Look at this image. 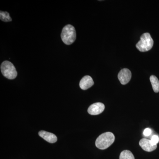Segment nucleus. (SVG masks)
Segmentation results:
<instances>
[{
	"mask_svg": "<svg viewBox=\"0 0 159 159\" xmlns=\"http://www.w3.org/2000/svg\"><path fill=\"white\" fill-rule=\"evenodd\" d=\"M61 39L66 45L73 43L76 39V31L74 26L70 25L65 26L61 31Z\"/></svg>",
	"mask_w": 159,
	"mask_h": 159,
	"instance_id": "obj_2",
	"label": "nucleus"
},
{
	"mask_svg": "<svg viewBox=\"0 0 159 159\" xmlns=\"http://www.w3.org/2000/svg\"><path fill=\"white\" fill-rule=\"evenodd\" d=\"M139 145L143 150L148 152L153 151L157 148V145H154L151 140L146 139H141L139 142Z\"/></svg>",
	"mask_w": 159,
	"mask_h": 159,
	"instance_id": "obj_7",
	"label": "nucleus"
},
{
	"mask_svg": "<svg viewBox=\"0 0 159 159\" xmlns=\"http://www.w3.org/2000/svg\"><path fill=\"white\" fill-rule=\"evenodd\" d=\"M0 19L1 20L4 22H10L12 20V19L10 17L9 14L7 11H0Z\"/></svg>",
	"mask_w": 159,
	"mask_h": 159,
	"instance_id": "obj_12",
	"label": "nucleus"
},
{
	"mask_svg": "<svg viewBox=\"0 0 159 159\" xmlns=\"http://www.w3.org/2000/svg\"><path fill=\"white\" fill-rule=\"evenodd\" d=\"M119 159H135L133 153L129 150H124L121 152Z\"/></svg>",
	"mask_w": 159,
	"mask_h": 159,
	"instance_id": "obj_11",
	"label": "nucleus"
},
{
	"mask_svg": "<svg viewBox=\"0 0 159 159\" xmlns=\"http://www.w3.org/2000/svg\"><path fill=\"white\" fill-rule=\"evenodd\" d=\"M115 140V137L113 134L109 132L104 133L97 138L96 145L99 149H106L114 143Z\"/></svg>",
	"mask_w": 159,
	"mask_h": 159,
	"instance_id": "obj_1",
	"label": "nucleus"
},
{
	"mask_svg": "<svg viewBox=\"0 0 159 159\" xmlns=\"http://www.w3.org/2000/svg\"><path fill=\"white\" fill-rule=\"evenodd\" d=\"M105 109V106L102 102H98L92 104L89 107L88 111L91 115H98L101 114Z\"/></svg>",
	"mask_w": 159,
	"mask_h": 159,
	"instance_id": "obj_6",
	"label": "nucleus"
},
{
	"mask_svg": "<svg viewBox=\"0 0 159 159\" xmlns=\"http://www.w3.org/2000/svg\"><path fill=\"white\" fill-rule=\"evenodd\" d=\"M39 136L42 138L47 142L51 143H55L57 142V138L54 134L45 131L41 130L39 132Z\"/></svg>",
	"mask_w": 159,
	"mask_h": 159,
	"instance_id": "obj_9",
	"label": "nucleus"
},
{
	"mask_svg": "<svg viewBox=\"0 0 159 159\" xmlns=\"http://www.w3.org/2000/svg\"><path fill=\"white\" fill-rule=\"evenodd\" d=\"M94 84L93 78L90 76L87 75L84 76L81 79L79 85L80 89L85 90L93 85Z\"/></svg>",
	"mask_w": 159,
	"mask_h": 159,
	"instance_id": "obj_8",
	"label": "nucleus"
},
{
	"mask_svg": "<svg viewBox=\"0 0 159 159\" xmlns=\"http://www.w3.org/2000/svg\"><path fill=\"white\" fill-rule=\"evenodd\" d=\"M152 134V130L150 129L146 128L145 129V130L143 131V134L145 136H149Z\"/></svg>",
	"mask_w": 159,
	"mask_h": 159,
	"instance_id": "obj_14",
	"label": "nucleus"
},
{
	"mask_svg": "<svg viewBox=\"0 0 159 159\" xmlns=\"http://www.w3.org/2000/svg\"><path fill=\"white\" fill-rule=\"evenodd\" d=\"M152 143L154 145H157V144L159 142V138L157 135H154L152 136V137L151 139Z\"/></svg>",
	"mask_w": 159,
	"mask_h": 159,
	"instance_id": "obj_13",
	"label": "nucleus"
},
{
	"mask_svg": "<svg viewBox=\"0 0 159 159\" xmlns=\"http://www.w3.org/2000/svg\"><path fill=\"white\" fill-rule=\"evenodd\" d=\"M150 80L152 89L155 93L159 92V80L155 76L152 75L150 77Z\"/></svg>",
	"mask_w": 159,
	"mask_h": 159,
	"instance_id": "obj_10",
	"label": "nucleus"
},
{
	"mask_svg": "<svg viewBox=\"0 0 159 159\" xmlns=\"http://www.w3.org/2000/svg\"><path fill=\"white\" fill-rule=\"evenodd\" d=\"M154 42L149 33L142 34L140 40L136 44L137 48L141 52H146L150 50L153 47Z\"/></svg>",
	"mask_w": 159,
	"mask_h": 159,
	"instance_id": "obj_3",
	"label": "nucleus"
},
{
	"mask_svg": "<svg viewBox=\"0 0 159 159\" xmlns=\"http://www.w3.org/2000/svg\"><path fill=\"white\" fill-rule=\"evenodd\" d=\"M131 72L128 69H122L118 74V79L123 85L127 84L130 81L131 78Z\"/></svg>",
	"mask_w": 159,
	"mask_h": 159,
	"instance_id": "obj_5",
	"label": "nucleus"
},
{
	"mask_svg": "<svg viewBox=\"0 0 159 159\" xmlns=\"http://www.w3.org/2000/svg\"><path fill=\"white\" fill-rule=\"evenodd\" d=\"M1 70L4 77L10 80L14 79L17 76V71L13 64L8 61H3L1 66Z\"/></svg>",
	"mask_w": 159,
	"mask_h": 159,
	"instance_id": "obj_4",
	"label": "nucleus"
}]
</instances>
